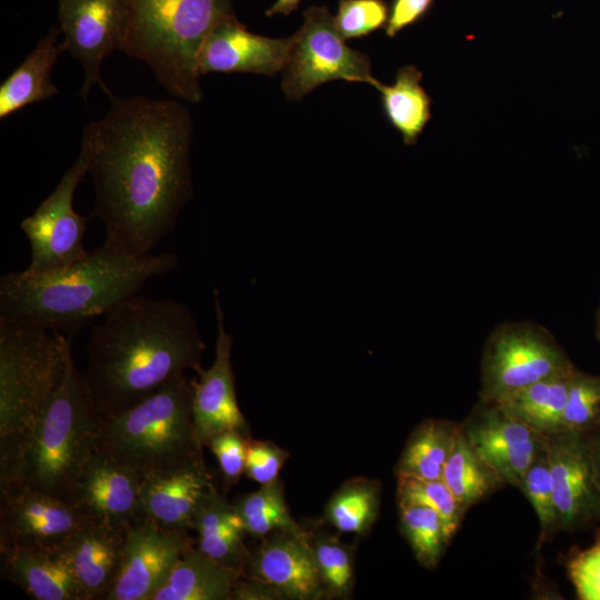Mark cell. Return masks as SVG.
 Returning a JSON list of instances; mask_svg holds the SVG:
<instances>
[{
  "label": "cell",
  "instance_id": "6da1fadb",
  "mask_svg": "<svg viewBox=\"0 0 600 600\" xmlns=\"http://www.w3.org/2000/svg\"><path fill=\"white\" fill-rule=\"evenodd\" d=\"M106 94L108 112L81 139L94 190L91 217L103 224L104 241L149 253L193 197L192 118L179 100Z\"/></svg>",
  "mask_w": 600,
  "mask_h": 600
},
{
  "label": "cell",
  "instance_id": "7a4b0ae2",
  "mask_svg": "<svg viewBox=\"0 0 600 600\" xmlns=\"http://www.w3.org/2000/svg\"><path fill=\"white\" fill-rule=\"evenodd\" d=\"M103 317L90 329L81 371L101 421L201 366L206 344L184 303L134 294Z\"/></svg>",
  "mask_w": 600,
  "mask_h": 600
},
{
  "label": "cell",
  "instance_id": "3957f363",
  "mask_svg": "<svg viewBox=\"0 0 600 600\" xmlns=\"http://www.w3.org/2000/svg\"><path fill=\"white\" fill-rule=\"evenodd\" d=\"M173 252L134 254L104 241L64 268L0 278V316L71 337L93 319L138 294L152 278L174 270Z\"/></svg>",
  "mask_w": 600,
  "mask_h": 600
},
{
  "label": "cell",
  "instance_id": "277c9868",
  "mask_svg": "<svg viewBox=\"0 0 600 600\" xmlns=\"http://www.w3.org/2000/svg\"><path fill=\"white\" fill-rule=\"evenodd\" d=\"M71 339L0 316V486L13 478L64 376Z\"/></svg>",
  "mask_w": 600,
  "mask_h": 600
},
{
  "label": "cell",
  "instance_id": "5b68a950",
  "mask_svg": "<svg viewBox=\"0 0 600 600\" xmlns=\"http://www.w3.org/2000/svg\"><path fill=\"white\" fill-rule=\"evenodd\" d=\"M186 373L100 422L97 451L141 480L204 462Z\"/></svg>",
  "mask_w": 600,
  "mask_h": 600
},
{
  "label": "cell",
  "instance_id": "8992f818",
  "mask_svg": "<svg viewBox=\"0 0 600 600\" xmlns=\"http://www.w3.org/2000/svg\"><path fill=\"white\" fill-rule=\"evenodd\" d=\"M121 51L144 62L176 99L202 100L197 58L211 30L236 16L231 0H127Z\"/></svg>",
  "mask_w": 600,
  "mask_h": 600
},
{
  "label": "cell",
  "instance_id": "52a82bcc",
  "mask_svg": "<svg viewBox=\"0 0 600 600\" xmlns=\"http://www.w3.org/2000/svg\"><path fill=\"white\" fill-rule=\"evenodd\" d=\"M100 422L71 354L28 450L3 486L22 484L71 503L82 471L97 453Z\"/></svg>",
  "mask_w": 600,
  "mask_h": 600
},
{
  "label": "cell",
  "instance_id": "ba28073f",
  "mask_svg": "<svg viewBox=\"0 0 600 600\" xmlns=\"http://www.w3.org/2000/svg\"><path fill=\"white\" fill-rule=\"evenodd\" d=\"M553 334L532 321H504L483 344L479 400L501 398L549 376L573 368Z\"/></svg>",
  "mask_w": 600,
  "mask_h": 600
},
{
  "label": "cell",
  "instance_id": "9c48e42d",
  "mask_svg": "<svg viewBox=\"0 0 600 600\" xmlns=\"http://www.w3.org/2000/svg\"><path fill=\"white\" fill-rule=\"evenodd\" d=\"M332 80L373 86L377 79L370 58L347 46L328 7L312 6L303 12V23L293 34L281 89L288 100L298 101Z\"/></svg>",
  "mask_w": 600,
  "mask_h": 600
},
{
  "label": "cell",
  "instance_id": "30bf717a",
  "mask_svg": "<svg viewBox=\"0 0 600 600\" xmlns=\"http://www.w3.org/2000/svg\"><path fill=\"white\" fill-rule=\"evenodd\" d=\"M87 173L88 162L80 152L54 190L21 221L20 229L30 246L26 273L54 271L88 254L83 247L88 218L73 209L76 189Z\"/></svg>",
  "mask_w": 600,
  "mask_h": 600
},
{
  "label": "cell",
  "instance_id": "8fae6325",
  "mask_svg": "<svg viewBox=\"0 0 600 600\" xmlns=\"http://www.w3.org/2000/svg\"><path fill=\"white\" fill-rule=\"evenodd\" d=\"M71 503L18 484L0 487V547L60 549L92 522Z\"/></svg>",
  "mask_w": 600,
  "mask_h": 600
},
{
  "label": "cell",
  "instance_id": "7c38bea8",
  "mask_svg": "<svg viewBox=\"0 0 600 600\" xmlns=\"http://www.w3.org/2000/svg\"><path fill=\"white\" fill-rule=\"evenodd\" d=\"M127 0H59L61 42L78 60L84 78L79 96L87 101L91 88H109L101 78L103 60L121 49L127 27Z\"/></svg>",
  "mask_w": 600,
  "mask_h": 600
},
{
  "label": "cell",
  "instance_id": "4fadbf2b",
  "mask_svg": "<svg viewBox=\"0 0 600 600\" xmlns=\"http://www.w3.org/2000/svg\"><path fill=\"white\" fill-rule=\"evenodd\" d=\"M460 426L479 457L506 484L517 489L536 458L547 449V434L494 402L479 400Z\"/></svg>",
  "mask_w": 600,
  "mask_h": 600
},
{
  "label": "cell",
  "instance_id": "5bb4252c",
  "mask_svg": "<svg viewBox=\"0 0 600 600\" xmlns=\"http://www.w3.org/2000/svg\"><path fill=\"white\" fill-rule=\"evenodd\" d=\"M547 450L560 530L573 531L600 520V488L587 433L547 434Z\"/></svg>",
  "mask_w": 600,
  "mask_h": 600
},
{
  "label": "cell",
  "instance_id": "9a60e30c",
  "mask_svg": "<svg viewBox=\"0 0 600 600\" xmlns=\"http://www.w3.org/2000/svg\"><path fill=\"white\" fill-rule=\"evenodd\" d=\"M193 546L191 533L137 521L127 530L120 568L106 600H150L174 563Z\"/></svg>",
  "mask_w": 600,
  "mask_h": 600
},
{
  "label": "cell",
  "instance_id": "2e32d148",
  "mask_svg": "<svg viewBox=\"0 0 600 600\" xmlns=\"http://www.w3.org/2000/svg\"><path fill=\"white\" fill-rule=\"evenodd\" d=\"M213 293L217 320L214 360L208 369L201 366L196 368L197 377L191 379L193 422L203 446L210 437L226 430H238L250 436L237 400L231 364L232 337L224 328L218 289Z\"/></svg>",
  "mask_w": 600,
  "mask_h": 600
},
{
  "label": "cell",
  "instance_id": "e0dca14e",
  "mask_svg": "<svg viewBox=\"0 0 600 600\" xmlns=\"http://www.w3.org/2000/svg\"><path fill=\"white\" fill-rule=\"evenodd\" d=\"M242 577L273 587L283 599L317 600L326 597L307 531H279L249 550Z\"/></svg>",
  "mask_w": 600,
  "mask_h": 600
},
{
  "label": "cell",
  "instance_id": "ac0fdd59",
  "mask_svg": "<svg viewBox=\"0 0 600 600\" xmlns=\"http://www.w3.org/2000/svg\"><path fill=\"white\" fill-rule=\"evenodd\" d=\"M293 44L289 38L250 32L236 16L219 22L203 41L197 58L200 77L211 72H248L274 77L284 69Z\"/></svg>",
  "mask_w": 600,
  "mask_h": 600
},
{
  "label": "cell",
  "instance_id": "d6986e66",
  "mask_svg": "<svg viewBox=\"0 0 600 600\" xmlns=\"http://www.w3.org/2000/svg\"><path fill=\"white\" fill-rule=\"evenodd\" d=\"M216 490L204 462L142 479L138 521L144 520L166 530L191 533L197 511Z\"/></svg>",
  "mask_w": 600,
  "mask_h": 600
},
{
  "label": "cell",
  "instance_id": "ffe728a7",
  "mask_svg": "<svg viewBox=\"0 0 600 600\" xmlns=\"http://www.w3.org/2000/svg\"><path fill=\"white\" fill-rule=\"evenodd\" d=\"M141 479L97 451L82 471L71 504L91 520L121 528L138 521Z\"/></svg>",
  "mask_w": 600,
  "mask_h": 600
},
{
  "label": "cell",
  "instance_id": "44dd1931",
  "mask_svg": "<svg viewBox=\"0 0 600 600\" xmlns=\"http://www.w3.org/2000/svg\"><path fill=\"white\" fill-rule=\"evenodd\" d=\"M127 530L92 521L60 548L89 600H106L120 568Z\"/></svg>",
  "mask_w": 600,
  "mask_h": 600
},
{
  "label": "cell",
  "instance_id": "7402d4cb",
  "mask_svg": "<svg viewBox=\"0 0 600 600\" xmlns=\"http://www.w3.org/2000/svg\"><path fill=\"white\" fill-rule=\"evenodd\" d=\"M8 579L36 600H89L60 549L0 547Z\"/></svg>",
  "mask_w": 600,
  "mask_h": 600
},
{
  "label": "cell",
  "instance_id": "603a6c76",
  "mask_svg": "<svg viewBox=\"0 0 600 600\" xmlns=\"http://www.w3.org/2000/svg\"><path fill=\"white\" fill-rule=\"evenodd\" d=\"M241 577L193 546L174 563L150 600H231Z\"/></svg>",
  "mask_w": 600,
  "mask_h": 600
},
{
  "label": "cell",
  "instance_id": "cb8c5ba5",
  "mask_svg": "<svg viewBox=\"0 0 600 600\" xmlns=\"http://www.w3.org/2000/svg\"><path fill=\"white\" fill-rule=\"evenodd\" d=\"M192 531L196 547L202 553L242 576L249 552L243 541L246 531L233 504L219 490L197 511Z\"/></svg>",
  "mask_w": 600,
  "mask_h": 600
},
{
  "label": "cell",
  "instance_id": "d4e9b609",
  "mask_svg": "<svg viewBox=\"0 0 600 600\" xmlns=\"http://www.w3.org/2000/svg\"><path fill=\"white\" fill-rule=\"evenodd\" d=\"M59 32V29L52 27L0 84V119L59 92L51 81L53 66L64 51L61 43L57 44Z\"/></svg>",
  "mask_w": 600,
  "mask_h": 600
},
{
  "label": "cell",
  "instance_id": "484cf974",
  "mask_svg": "<svg viewBox=\"0 0 600 600\" xmlns=\"http://www.w3.org/2000/svg\"><path fill=\"white\" fill-rule=\"evenodd\" d=\"M422 72L414 66H403L394 82L376 80L388 122L401 134L404 144L413 146L431 119L432 100L421 86Z\"/></svg>",
  "mask_w": 600,
  "mask_h": 600
},
{
  "label": "cell",
  "instance_id": "4316f807",
  "mask_svg": "<svg viewBox=\"0 0 600 600\" xmlns=\"http://www.w3.org/2000/svg\"><path fill=\"white\" fill-rule=\"evenodd\" d=\"M574 368L541 379L494 403L543 434L558 432Z\"/></svg>",
  "mask_w": 600,
  "mask_h": 600
},
{
  "label": "cell",
  "instance_id": "83f0119b",
  "mask_svg": "<svg viewBox=\"0 0 600 600\" xmlns=\"http://www.w3.org/2000/svg\"><path fill=\"white\" fill-rule=\"evenodd\" d=\"M460 424L444 419H426L411 432L398 460L396 474L427 480L442 478Z\"/></svg>",
  "mask_w": 600,
  "mask_h": 600
},
{
  "label": "cell",
  "instance_id": "f1b7e54d",
  "mask_svg": "<svg viewBox=\"0 0 600 600\" xmlns=\"http://www.w3.org/2000/svg\"><path fill=\"white\" fill-rule=\"evenodd\" d=\"M441 479L464 513L506 486L498 473L474 451L461 426Z\"/></svg>",
  "mask_w": 600,
  "mask_h": 600
},
{
  "label": "cell",
  "instance_id": "f546056e",
  "mask_svg": "<svg viewBox=\"0 0 600 600\" xmlns=\"http://www.w3.org/2000/svg\"><path fill=\"white\" fill-rule=\"evenodd\" d=\"M232 504L246 534L253 538L262 539L279 531H304L289 511L280 479L262 484L254 492L242 494Z\"/></svg>",
  "mask_w": 600,
  "mask_h": 600
},
{
  "label": "cell",
  "instance_id": "4dcf8cb0",
  "mask_svg": "<svg viewBox=\"0 0 600 600\" xmlns=\"http://www.w3.org/2000/svg\"><path fill=\"white\" fill-rule=\"evenodd\" d=\"M380 506L377 481L358 478L343 483L328 501L324 519L338 531L364 534L374 523Z\"/></svg>",
  "mask_w": 600,
  "mask_h": 600
},
{
  "label": "cell",
  "instance_id": "1f68e13d",
  "mask_svg": "<svg viewBox=\"0 0 600 600\" xmlns=\"http://www.w3.org/2000/svg\"><path fill=\"white\" fill-rule=\"evenodd\" d=\"M309 538L326 596L348 598L354 582L352 547L329 532L316 531Z\"/></svg>",
  "mask_w": 600,
  "mask_h": 600
},
{
  "label": "cell",
  "instance_id": "d6a6232c",
  "mask_svg": "<svg viewBox=\"0 0 600 600\" xmlns=\"http://www.w3.org/2000/svg\"><path fill=\"white\" fill-rule=\"evenodd\" d=\"M398 507L401 532L417 561L424 568H436L444 547L450 542L440 516L424 506L398 504Z\"/></svg>",
  "mask_w": 600,
  "mask_h": 600
},
{
  "label": "cell",
  "instance_id": "836d02e7",
  "mask_svg": "<svg viewBox=\"0 0 600 600\" xmlns=\"http://www.w3.org/2000/svg\"><path fill=\"white\" fill-rule=\"evenodd\" d=\"M398 504H419L433 509L440 516L449 541L466 514L447 484L411 476H397Z\"/></svg>",
  "mask_w": 600,
  "mask_h": 600
},
{
  "label": "cell",
  "instance_id": "e575fe53",
  "mask_svg": "<svg viewBox=\"0 0 600 600\" xmlns=\"http://www.w3.org/2000/svg\"><path fill=\"white\" fill-rule=\"evenodd\" d=\"M600 428V376L574 368L560 431L588 433Z\"/></svg>",
  "mask_w": 600,
  "mask_h": 600
},
{
  "label": "cell",
  "instance_id": "d590c367",
  "mask_svg": "<svg viewBox=\"0 0 600 600\" xmlns=\"http://www.w3.org/2000/svg\"><path fill=\"white\" fill-rule=\"evenodd\" d=\"M530 501L540 524L538 548L560 530L559 514L553 496L548 450H543L527 470L518 488Z\"/></svg>",
  "mask_w": 600,
  "mask_h": 600
},
{
  "label": "cell",
  "instance_id": "8d00e7d4",
  "mask_svg": "<svg viewBox=\"0 0 600 600\" xmlns=\"http://www.w3.org/2000/svg\"><path fill=\"white\" fill-rule=\"evenodd\" d=\"M389 8L383 0H339L334 24L343 39H357L386 27Z\"/></svg>",
  "mask_w": 600,
  "mask_h": 600
},
{
  "label": "cell",
  "instance_id": "74e56055",
  "mask_svg": "<svg viewBox=\"0 0 600 600\" xmlns=\"http://www.w3.org/2000/svg\"><path fill=\"white\" fill-rule=\"evenodd\" d=\"M249 438L238 430H226L210 437L204 444L219 463L226 488L237 484L244 474Z\"/></svg>",
  "mask_w": 600,
  "mask_h": 600
},
{
  "label": "cell",
  "instance_id": "f35d334b",
  "mask_svg": "<svg viewBox=\"0 0 600 600\" xmlns=\"http://www.w3.org/2000/svg\"><path fill=\"white\" fill-rule=\"evenodd\" d=\"M567 571L579 599L600 600V531L590 547L570 553Z\"/></svg>",
  "mask_w": 600,
  "mask_h": 600
},
{
  "label": "cell",
  "instance_id": "ab89813d",
  "mask_svg": "<svg viewBox=\"0 0 600 600\" xmlns=\"http://www.w3.org/2000/svg\"><path fill=\"white\" fill-rule=\"evenodd\" d=\"M290 453L273 442L249 438L244 474L260 486L279 479Z\"/></svg>",
  "mask_w": 600,
  "mask_h": 600
},
{
  "label": "cell",
  "instance_id": "60d3db41",
  "mask_svg": "<svg viewBox=\"0 0 600 600\" xmlns=\"http://www.w3.org/2000/svg\"><path fill=\"white\" fill-rule=\"evenodd\" d=\"M433 0H392L389 19L384 27L390 38L421 20L432 7Z\"/></svg>",
  "mask_w": 600,
  "mask_h": 600
},
{
  "label": "cell",
  "instance_id": "b9f144b4",
  "mask_svg": "<svg viewBox=\"0 0 600 600\" xmlns=\"http://www.w3.org/2000/svg\"><path fill=\"white\" fill-rule=\"evenodd\" d=\"M283 599L268 583L253 578L241 577L234 583L231 600H271Z\"/></svg>",
  "mask_w": 600,
  "mask_h": 600
},
{
  "label": "cell",
  "instance_id": "7bdbcfd3",
  "mask_svg": "<svg viewBox=\"0 0 600 600\" xmlns=\"http://www.w3.org/2000/svg\"><path fill=\"white\" fill-rule=\"evenodd\" d=\"M587 436L589 440L597 481L600 488V428L588 432Z\"/></svg>",
  "mask_w": 600,
  "mask_h": 600
},
{
  "label": "cell",
  "instance_id": "ee69618b",
  "mask_svg": "<svg viewBox=\"0 0 600 600\" xmlns=\"http://www.w3.org/2000/svg\"><path fill=\"white\" fill-rule=\"evenodd\" d=\"M300 1L301 0H276V2L267 10L266 14L268 17L276 14L288 16L298 8Z\"/></svg>",
  "mask_w": 600,
  "mask_h": 600
},
{
  "label": "cell",
  "instance_id": "f6af8a7d",
  "mask_svg": "<svg viewBox=\"0 0 600 600\" xmlns=\"http://www.w3.org/2000/svg\"><path fill=\"white\" fill-rule=\"evenodd\" d=\"M594 334L596 338L600 341V303L596 311V318H594Z\"/></svg>",
  "mask_w": 600,
  "mask_h": 600
}]
</instances>
